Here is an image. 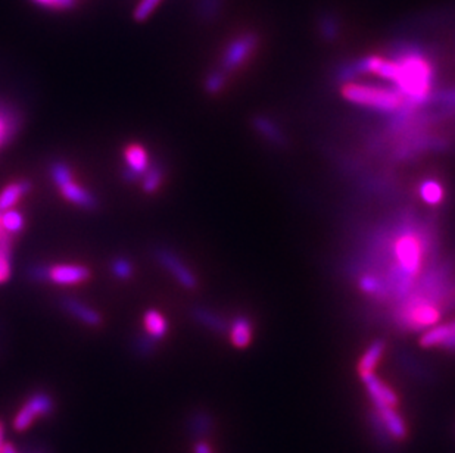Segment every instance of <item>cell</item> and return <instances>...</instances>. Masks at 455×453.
<instances>
[{
	"instance_id": "cell-37",
	"label": "cell",
	"mask_w": 455,
	"mask_h": 453,
	"mask_svg": "<svg viewBox=\"0 0 455 453\" xmlns=\"http://www.w3.org/2000/svg\"><path fill=\"white\" fill-rule=\"evenodd\" d=\"M441 348H445L448 350H455V333H452L451 336L442 343Z\"/></svg>"
},
{
	"instance_id": "cell-19",
	"label": "cell",
	"mask_w": 455,
	"mask_h": 453,
	"mask_svg": "<svg viewBox=\"0 0 455 453\" xmlns=\"http://www.w3.org/2000/svg\"><path fill=\"white\" fill-rule=\"evenodd\" d=\"M385 349H386V343L382 339L374 340L372 344H370L368 349L364 352L363 358L359 359V364H358L359 374L373 372L377 362L380 361V358H382Z\"/></svg>"
},
{
	"instance_id": "cell-28",
	"label": "cell",
	"mask_w": 455,
	"mask_h": 453,
	"mask_svg": "<svg viewBox=\"0 0 455 453\" xmlns=\"http://www.w3.org/2000/svg\"><path fill=\"white\" fill-rule=\"evenodd\" d=\"M189 427L195 437L202 439L209 434L211 427H213V419H211V417L205 412H196L192 418H190Z\"/></svg>"
},
{
	"instance_id": "cell-12",
	"label": "cell",
	"mask_w": 455,
	"mask_h": 453,
	"mask_svg": "<svg viewBox=\"0 0 455 453\" xmlns=\"http://www.w3.org/2000/svg\"><path fill=\"white\" fill-rule=\"evenodd\" d=\"M405 317L407 324L412 328H427L438 322L439 310L427 302H423V304H416L411 309L405 310Z\"/></svg>"
},
{
	"instance_id": "cell-21",
	"label": "cell",
	"mask_w": 455,
	"mask_h": 453,
	"mask_svg": "<svg viewBox=\"0 0 455 453\" xmlns=\"http://www.w3.org/2000/svg\"><path fill=\"white\" fill-rule=\"evenodd\" d=\"M419 194L421 200L427 203V204H439L443 198H445V191H443V187L439 181L427 178L425 181H421V185L419 187Z\"/></svg>"
},
{
	"instance_id": "cell-1",
	"label": "cell",
	"mask_w": 455,
	"mask_h": 453,
	"mask_svg": "<svg viewBox=\"0 0 455 453\" xmlns=\"http://www.w3.org/2000/svg\"><path fill=\"white\" fill-rule=\"evenodd\" d=\"M390 59L398 63V77L394 87L412 107L430 101L432 85L435 81V68L417 43L398 41L389 50Z\"/></svg>"
},
{
	"instance_id": "cell-27",
	"label": "cell",
	"mask_w": 455,
	"mask_h": 453,
	"mask_svg": "<svg viewBox=\"0 0 455 453\" xmlns=\"http://www.w3.org/2000/svg\"><path fill=\"white\" fill-rule=\"evenodd\" d=\"M339 30H341L339 18L336 15L326 14L319 19V32L324 40L327 41L336 40L337 36H339Z\"/></svg>"
},
{
	"instance_id": "cell-20",
	"label": "cell",
	"mask_w": 455,
	"mask_h": 453,
	"mask_svg": "<svg viewBox=\"0 0 455 453\" xmlns=\"http://www.w3.org/2000/svg\"><path fill=\"white\" fill-rule=\"evenodd\" d=\"M192 315L195 321H198L200 326H204L209 330L217 331V333H224L227 330V322L217 315L215 312H211L205 308H195L192 310Z\"/></svg>"
},
{
	"instance_id": "cell-38",
	"label": "cell",
	"mask_w": 455,
	"mask_h": 453,
	"mask_svg": "<svg viewBox=\"0 0 455 453\" xmlns=\"http://www.w3.org/2000/svg\"><path fill=\"white\" fill-rule=\"evenodd\" d=\"M2 453H18V452H17V449L14 447V445L5 443V445H3V449H2Z\"/></svg>"
},
{
	"instance_id": "cell-11",
	"label": "cell",
	"mask_w": 455,
	"mask_h": 453,
	"mask_svg": "<svg viewBox=\"0 0 455 453\" xmlns=\"http://www.w3.org/2000/svg\"><path fill=\"white\" fill-rule=\"evenodd\" d=\"M361 379L370 397H372L374 408H395L398 405V396L395 392L382 380H379L374 372L361 374Z\"/></svg>"
},
{
	"instance_id": "cell-17",
	"label": "cell",
	"mask_w": 455,
	"mask_h": 453,
	"mask_svg": "<svg viewBox=\"0 0 455 453\" xmlns=\"http://www.w3.org/2000/svg\"><path fill=\"white\" fill-rule=\"evenodd\" d=\"M253 127H255L257 131L267 140V142L276 145V146H283L286 143V138L282 133V129L276 125L273 120L267 116H257L253 120Z\"/></svg>"
},
{
	"instance_id": "cell-35",
	"label": "cell",
	"mask_w": 455,
	"mask_h": 453,
	"mask_svg": "<svg viewBox=\"0 0 455 453\" xmlns=\"http://www.w3.org/2000/svg\"><path fill=\"white\" fill-rule=\"evenodd\" d=\"M430 101H435L442 103L448 109H454L455 111V89L447 90V92H441L436 94H432Z\"/></svg>"
},
{
	"instance_id": "cell-18",
	"label": "cell",
	"mask_w": 455,
	"mask_h": 453,
	"mask_svg": "<svg viewBox=\"0 0 455 453\" xmlns=\"http://www.w3.org/2000/svg\"><path fill=\"white\" fill-rule=\"evenodd\" d=\"M143 322L146 333L149 334L151 337H154L155 340H161L162 337H165V334L168 331V322L160 310L147 309L145 312Z\"/></svg>"
},
{
	"instance_id": "cell-39",
	"label": "cell",
	"mask_w": 455,
	"mask_h": 453,
	"mask_svg": "<svg viewBox=\"0 0 455 453\" xmlns=\"http://www.w3.org/2000/svg\"><path fill=\"white\" fill-rule=\"evenodd\" d=\"M3 436H5V428H3V424L0 423V453H2V449H3V445H5Z\"/></svg>"
},
{
	"instance_id": "cell-4",
	"label": "cell",
	"mask_w": 455,
	"mask_h": 453,
	"mask_svg": "<svg viewBox=\"0 0 455 453\" xmlns=\"http://www.w3.org/2000/svg\"><path fill=\"white\" fill-rule=\"evenodd\" d=\"M28 277L34 282H50L58 286H76L84 283L90 277V271L84 265L34 264L28 268Z\"/></svg>"
},
{
	"instance_id": "cell-9",
	"label": "cell",
	"mask_w": 455,
	"mask_h": 453,
	"mask_svg": "<svg viewBox=\"0 0 455 453\" xmlns=\"http://www.w3.org/2000/svg\"><path fill=\"white\" fill-rule=\"evenodd\" d=\"M23 127V115L18 107L0 97V149L8 146Z\"/></svg>"
},
{
	"instance_id": "cell-30",
	"label": "cell",
	"mask_w": 455,
	"mask_h": 453,
	"mask_svg": "<svg viewBox=\"0 0 455 453\" xmlns=\"http://www.w3.org/2000/svg\"><path fill=\"white\" fill-rule=\"evenodd\" d=\"M226 77H227V74L221 70H217V71L208 74V77L205 78V83H204V87L207 90V93H209V94L220 93L226 84Z\"/></svg>"
},
{
	"instance_id": "cell-16",
	"label": "cell",
	"mask_w": 455,
	"mask_h": 453,
	"mask_svg": "<svg viewBox=\"0 0 455 453\" xmlns=\"http://www.w3.org/2000/svg\"><path fill=\"white\" fill-rule=\"evenodd\" d=\"M376 412L382 418V421L385 423L388 431L392 436L394 440H401L407 436V427L404 419H402L396 411L395 408H376Z\"/></svg>"
},
{
	"instance_id": "cell-10",
	"label": "cell",
	"mask_w": 455,
	"mask_h": 453,
	"mask_svg": "<svg viewBox=\"0 0 455 453\" xmlns=\"http://www.w3.org/2000/svg\"><path fill=\"white\" fill-rule=\"evenodd\" d=\"M125 168L123 169V178L129 182H136L143 178L151 162L146 150L140 145H129L124 149Z\"/></svg>"
},
{
	"instance_id": "cell-24",
	"label": "cell",
	"mask_w": 455,
	"mask_h": 453,
	"mask_svg": "<svg viewBox=\"0 0 455 453\" xmlns=\"http://www.w3.org/2000/svg\"><path fill=\"white\" fill-rule=\"evenodd\" d=\"M164 178V168L160 162H151L146 174L142 178V189L146 193H154L160 189Z\"/></svg>"
},
{
	"instance_id": "cell-5",
	"label": "cell",
	"mask_w": 455,
	"mask_h": 453,
	"mask_svg": "<svg viewBox=\"0 0 455 453\" xmlns=\"http://www.w3.org/2000/svg\"><path fill=\"white\" fill-rule=\"evenodd\" d=\"M50 178L61 190L62 196L71 203L86 211H93L98 208V199L90 191L78 186L77 182H74L71 169L67 164H63L61 160L54 162L50 165Z\"/></svg>"
},
{
	"instance_id": "cell-31",
	"label": "cell",
	"mask_w": 455,
	"mask_h": 453,
	"mask_svg": "<svg viewBox=\"0 0 455 453\" xmlns=\"http://www.w3.org/2000/svg\"><path fill=\"white\" fill-rule=\"evenodd\" d=\"M36 6L43 8L47 10H58V12H65L77 6V0H30Z\"/></svg>"
},
{
	"instance_id": "cell-2",
	"label": "cell",
	"mask_w": 455,
	"mask_h": 453,
	"mask_svg": "<svg viewBox=\"0 0 455 453\" xmlns=\"http://www.w3.org/2000/svg\"><path fill=\"white\" fill-rule=\"evenodd\" d=\"M342 94L348 102L379 112H396L405 103L404 97L395 87L383 85L346 83L343 84Z\"/></svg>"
},
{
	"instance_id": "cell-13",
	"label": "cell",
	"mask_w": 455,
	"mask_h": 453,
	"mask_svg": "<svg viewBox=\"0 0 455 453\" xmlns=\"http://www.w3.org/2000/svg\"><path fill=\"white\" fill-rule=\"evenodd\" d=\"M62 308L65 309L68 314H71L74 318L80 319L81 322L87 324V326L96 327L102 322V317L99 315V312L92 309L90 306L81 304L80 300L74 299V297H63L61 300Z\"/></svg>"
},
{
	"instance_id": "cell-3",
	"label": "cell",
	"mask_w": 455,
	"mask_h": 453,
	"mask_svg": "<svg viewBox=\"0 0 455 453\" xmlns=\"http://www.w3.org/2000/svg\"><path fill=\"white\" fill-rule=\"evenodd\" d=\"M394 255L396 259V271L392 274V280L402 291H407L411 280L420 273L423 259L421 242L410 233L401 234L395 242Z\"/></svg>"
},
{
	"instance_id": "cell-7",
	"label": "cell",
	"mask_w": 455,
	"mask_h": 453,
	"mask_svg": "<svg viewBox=\"0 0 455 453\" xmlns=\"http://www.w3.org/2000/svg\"><path fill=\"white\" fill-rule=\"evenodd\" d=\"M52 411H54V401H52L50 396L43 392L34 393L17 414L14 419V428L17 431H24L33 424L37 417L49 415Z\"/></svg>"
},
{
	"instance_id": "cell-6",
	"label": "cell",
	"mask_w": 455,
	"mask_h": 453,
	"mask_svg": "<svg viewBox=\"0 0 455 453\" xmlns=\"http://www.w3.org/2000/svg\"><path fill=\"white\" fill-rule=\"evenodd\" d=\"M258 46V34L253 31L242 32V34L233 37L224 48L223 56H221V71L226 74L237 71L245 65Z\"/></svg>"
},
{
	"instance_id": "cell-23",
	"label": "cell",
	"mask_w": 455,
	"mask_h": 453,
	"mask_svg": "<svg viewBox=\"0 0 455 453\" xmlns=\"http://www.w3.org/2000/svg\"><path fill=\"white\" fill-rule=\"evenodd\" d=\"M0 225L10 235H17L24 229V215L15 209L0 212Z\"/></svg>"
},
{
	"instance_id": "cell-14",
	"label": "cell",
	"mask_w": 455,
	"mask_h": 453,
	"mask_svg": "<svg viewBox=\"0 0 455 453\" xmlns=\"http://www.w3.org/2000/svg\"><path fill=\"white\" fill-rule=\"evenodd\" d=\"M33 185L28 180H18L10 182L6 186L2 193H0V212L12 209L14 204L31 190Z\"/></svg>"
},
{
	"instance_id": "cell-32",
	"label": "cell",
	"mask_w": 455,
	"mask_h": 453,
	"mask_svg": "<svg viewBox=\"0 0 455 453\" xmlns=\"http://www.w3.org/2000/svg\"><path fill=\"white\" fill-rule=\"evenodd\" d=\"M111 269H112V274L116 278H120V280L130 278L131 274H133L131 262L125 257H115L114 261L111 262Z\"/></svg>"
},
{
	"instance_id": "cell-15",
	"label": "cell",
	"mask_w": 455,
	"mask_h": 453,
	"mask_svg": "<svg viewBox=\"0 0 455 453\" xmlns=\"http://www.w3.org/2000/svg\"><path fill=\"white\" fill-rule=\"evenodd\" d=\"M252 322L245 315L236 317L230 324V340L239 349L249 346L252 340Z\"/></svg>"
},
{
	"instance_id": "cell-26",
	"label": "cell",
	"mask_w": 455,
	"mask_h": 453,
	"mask_svg": "<svg viewBox=\"0 0 455 453\" xmlns=\"http://www.w3.org/2000/svg\"><path fill=\"white\" fill-rule=\"evenodd\" d=\"M223 3L224 0H196V14L205 23H211L220 15Z\"/></svg>"
},
{
	"instance_id": "cell-29",
	"label": "cell",
	"mask_w": 455,
	"mask_h": 453,
	"mask_svg": "<svg viewBox=\"0 0 455 453\" xmlns=\"http://www.w3.org/2000/svg\"><path fill=\"white\" fill-rule=\"evenodd\" d=\"M162 0H140L133 10V19L136 23H145L155 12V9L161 5Z\"/></svg>"
},
{
	"instance_id": "cell-8",
	"label": "cell",
	"mask_w": 455,
	"mask_h": 453,
	"mask_svg": "<svg viewBox=\"0 0 455 453\" xmlns=\"http://www.w3.org/2000/svg\"><path fill=\"white\" fill-rule=\"evenodd\" d=\"M155 257L184 288L193 290L196 287L198 280L192 273V269L184 265V262L174 252L168 249H156Z\"/></svg>"
},
{
	"instance_id": "cell-36",
	"label": "cell",
	"mask_w": 455,
	"mask_h": 453,
	"mask_svg": "<svg viewBox=\"0 0 455 453\" xmlns=\"http://www.w3.org/2000/svg\"><path fill=\"white\" fill-rule=\"evenodd\" d=\"M195 453H213V449L205 441H198L195 445Z\"/></svg>"
},
{
	"instance_id": "cell-33",
	"label": "cell",
	"mask_w": 455,
	"mask_h": 453,
	"mask_svg": "<svg viewBox=\"0 0 455 453\" xmlns=\"http://www.w3.org/2000/svg\"><path fill=\"white\" fill-rule=\"evenodd\" d=\"M359 288H361L367 295H380L383 290L380 280L374 275H363L359 278Z\"/></svg>"
},
{
	"instance_id": "cell-25",
	"label": "cell",
	"mask_w": 455,
	"mask_h": 453,
	"mask_svg": "<svg viewBox=\"0 0 455 453\" xmlns=\"http://www.w3.org/2000/svg\"><path fill=\"white\" fill-rule=\"evenodd\" d=\"M10 247H12V235L0 225V273L8 278L10 277Z\"/></svg>"
},
{
	"instance_id": "cell-22",
	"label": "cell",
	"mask_w": 455,
	"mask_h": 453,
	"mask_svg": "<svg viewBox=\"0 0 455 453\" xmlns=\"http://www.w3.org/2000/svg\"><path fill=\"white\" fill-rule=\"evenodd\" d=\"M368 421H370V427H372V430H373V434H374V439L377 440V443L385 449L392 447L394 439H392V436H390V433L388 431L382 418H380V415L374 411L370 414Z\"/></svg>"
},
{
	"instance_id": "cell-34",
	"label": "cell",
	"mask_w": 455,
	"mask_h": 453,
	"mask_svg": "<svg viewBox=\"0 0 455 453\" xmlns=\"http://www.w3.org/2000/svg\"><path fill=\"white\" fill-rule=\"evenodd\" d=\"M156 341L154 337H151L149 334H140L139 337L136 339L134 341V348L137 350V353L142 355V356H147V355H151L154 350H155V346H156Z\"/></svg>"
},
{
	"instance_id": "cell-40",
	"label": "cell",
	"mask_w": 455,
	"mask_h": 453,
	"mask_svg": "<svg viewBox=\"0 0 455 453\" xmlns=\"http://www.w3.org/2000/svg\"><path fill=\"white\" fill-rule=\"evenodd\" d=\"M6 280H8V277H6V275H3L2 273H0V284H2V283H5V282H6Z\"/></svg>"
}]
</instances>
